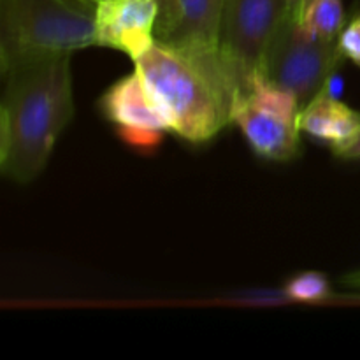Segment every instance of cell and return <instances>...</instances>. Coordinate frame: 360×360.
<instances>
[{
    "label": "cell",
    "instance_id": "obj_1",
    "mask_svg": "<svg viewBox=\"0 0 360 360\" xmlns=\"http://www.w3.org/2000/svg\"><path fill=\"white\" fill-rule=\"evenodd\" d=\"M70 55L37 56L11 67L0 102V171L30 183L44 171L56 139L72 120Z\"/></svg>",
    "mask_w": 360,
    "mask_h": 360
},
{
    "label": "cell",
    "instance_id": "obj_2",
    "mask_svg": "<svg viewBox=\"0 0 360 360\" xmlns=\"http://www.w3.org/2000/svg\"><path fill=\"white\" fill-rule=\"evenodd\" d=\"M132 62L176 136L206 143L232 123L236 91L225 76L157 41Z\"/></svg>",
    "mask_w": 360,
    "mask_h": 360
},
{
    "label": "cell",
    "instance_id": "obj_3",
    "mask_svg": "<svg viewBox=\"0 0 360 360\" xmlns=\"http://www.w3.org/2000/svg\"><path fill=\"white\" fill-rule=\"evenodd\" d=\"M91 0H0V69L97 46Z\"/></svg>",
    "mask_w": 360,
    "mask_h": 360
},
{
    "label": "cell",
    "instance_id": "obj_4",
    "mask_svg": "<svg viewBox=\"0 0 360 360\" xmlns=\"http://www.w3.org/2000/svg\"><path fill=\"white\" fill-rule=\"evenodd\" d=\"M338 39H326L287 14L267 49L262 74L290 91L301 109L323 90L343 62Z\"/></svg>",
    "mask_w": 360,
    "mask_h": 360
},
{
    "label": "cell",
    "instance_id": "obj_5",
    "mask_svg": "<svg viewBox=\"0 0 360 360\" xmlns=\"http://www.w3.org/2000/svg\"><path fill=\"white\" fill-rule=\"evenodd\" d=\"M287 16L285 0H227L221 23L220 55L236 101L246 95L262 74L267 49Z\"/></svg>",
    "mask_w": 360,
    "mask_h": 360
},
{
    "label": "cell",
    "instance_id": "obj_6",
    "mask_svg": "<svg viewBox=\"0 0 360 360\" xmlns=\"http://www.w3.org/2000/svg\"><path fill=\"white\" fill-rule=\"evenodd\" d=\"M299 112L301 105L290 91L259 74L248 94L236 101L232 123L259 157L287 162L301 153Z\"/></svg>",
    "mask_w": 360,
    "mask_h": 360
},
{
    "label": "cell",
    "instance_id": "obj_7",
    "mask_svg": "<svg viewBox=\"0 0 360 360\" xmlns=\"http://www.w3.org/2000/svg\"><path fill=\"white\" fill-rule=\"evenodd\" d=\"M225 4L227 0H158L155 41L231 81L220 55Z\"/></svg>",
    "mask_w": 360,
    "mask_h": 360
},
{
    "label": "cell",
    "instance_id": "obj_8",
    "mask_svg": "<svg viewBox=\"0 0 360 360\" xmlns=\"http://www.w3.org/2000/svg\"><path fill=\"white\" fill-rule=\"evenodd\" d=\"M98 108L109 122L118 127L122 139L136 148L157 146L162 132L169 130L167 120L155 104L136 69L132 74L116 81L102 95Z\"/></svg>",
    "mask_w": 360,
    "mask_h": 360
},
{
    "label": "cell",
    "instance_id": "obj_9",
    "mask_svg": "<svg viewBox=\"0 0 360 360\" xmlns=\"http://www.w3.org/2000/svg\"><path fill=\"white\" fill-rule=\"evenodd\" d=\"M158 0H98L95 7L97 44L127 53L132 60L155 44Z\"/></svg>",
    "mask_w": 360,
    "mask_h": 360
},
{
    "label": "cell",
    "instance_id": "obj_10",
    "mask_svg": "<svg viewBox=\"0 0 360 360\" xmlns=\"http://www.w3.org/2000/svg\"><path fill=\"white\" fill-rule=\"evenodd\" d=\"M299 129L330 150L345 146L360 134V112L323 88L299 112Z\"/></svg>",
    "mask_w": 360,
    "mask_h": 360
},
{
    "label": "cell",
    "instance_id": "obj_11",
    "mask_svg": "<svg viewBox=\"0 0 360 360\" xmlns=\"http://www.w3.org/2000/svg\"><path fill=\"white\" fill-rule=\"evenodd\" d=\"M302 27L326 39H338L345 27L343 0H306Z\"/></svg>",
    "mask_w": 360,
    "mask_h": 360
},
{
    "label": "cell",
    "instance_id": "obj_12",
    "mask_svg": "<svg viewBox=\"0 0 360 360\" xmlns=\"http://www.w3.org/2000/svg\"><path fill=\"white\" fill-rule=\"evenodd\" d=\"M283 292L292 301L299 302H320L333 295V288H330L326 274L315 273V271H308V273H301L290 278L285 285Z\"/></svg>",
    "mask_w": 360,
    "mask_h": 360
},
{
    "label": "cell",
    "instance_id": "obj_13",
    "mask_svg": "<svg viewBox=\"0 0 360 360\" xmlns=\"http://www.w3.org/2000/svg\"><path fill=\"white\" fill-rule=\"evenodd\" d=\"M338 46L345 60H352L355 65L360 67V13L345 25L338 37Z\"/></svg>",
    "mask_w": 360,
    "mask_h": 360
},
{
    "label": "cell",
    "instance_id": "obj_14",
    "mask_svg": "<svg viewBox=\"0 0 360 360\" xmlns=\"http://www.w3.org/2000/svg\"><path fill=\"white\" fill-rule=\"evenodd\" d=\"M334 155L340 158H345V160H360V134L357 137L347 143L345 146L334 150Z\"/></svg>",
    "mask_w": 360,
    "mask_h": 360
},
{
    "label": "cell",
    "instance_id": "obj_15",
    "mask_svg": "<svg viewBox=\"0 0 360 360\" xmlns=\"http://www.w3.org/2000/svg\"><path fill=\"white\" fill-rule=\"evenodd\" d=\"M285 2H287V14L301 20V14L306 6V0H285Z\"/></svg>",
    "mask_w": 360,
    "mask_h": 360
},
{
    "label": "cell",
    "instance_id": "obj_16",
    "mask_svg": "<svg viewBox=\"0 0 360 360\" xmlns=\"http://www.w3.org/2000/svg\"><path fill=\"white\" fill-rule=\"evenodd\" d=\"M341 283L347 285V287L355 288V290H360V269L354 271V273H348L341 278Z\"/></svg>",
    "mask_w": 360,
    "mask_h": 360
},
{
    "label": "cell",
    "instance_id": "obj_17",
    "mask_svg": "<svg viewBox=\"0 0 360 360\" xmlns=\"http://www.w3.org/2000/svg\"><path fill=\"white\" fill-rule=\"evenodd\" d=\"M91 2H95V4H97V2H98V0H91Z\"/></svg>",
    "mask_w": 360,
    "mask_h": 360
}]
</instances>
